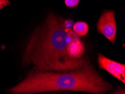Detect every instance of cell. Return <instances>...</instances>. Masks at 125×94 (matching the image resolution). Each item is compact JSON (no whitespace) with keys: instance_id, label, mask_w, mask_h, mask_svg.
Segmentation results:
<instances>
[{"instance_id":"4","label":"cell","mask_w":125,"mask_h":94,"mask_svg":"<svg viewBox=\"0 0 125 94\" xmlns=\"http://www.w3.org/2000/svg\"><path fill=\"white\" fill-rule=\"evenodd\" d=\"M98 63L100 69L106 70L123 83H125V64L111 60L100 54H98Z\"/></svg>"},{"instance_id":"7","label":"cell","mask_w":125,"mask_h":94,"mask_svg":"<svg viewBox=\"0 0 125 94\" xmlns=\"http://www.w3.org/2000/svg\"><path fill=\"white\" fill-rule=\"evenodd\" d=\"M10 4V1L9 0H0V10L2 9L3 7Z\"/></svg>"},{"instance_id":"1","label":"cell","mask_w":125,"mask_h":94,"mask_svg":"<svg viewBox=\"0 0 125 94\" xmlns=\"http://www.w3.org/2000/svg\"><path fill=\"white\" fill-rule=\"evenodd\" d=\"M71 25L72 20L50 13L30 38L22 64H33L41 72H67L80 68L85 47Z\"/></svg>"},{"instance_id":"2","label":"cell","mask_w":125,"mask_h":94,"mask_svg":"<svg viewBox=\"0 0 125 94\" xmlns=\"http://www.w3.org/2000/svg\"><path fill=\"white\" fill-rule=\"evenodd\" d=\"M112 89L110 84L103 80L89 61L85 58L80 68L67 72L35 70L27 77L12 88L13 94H29L56 91H81L104 94Z\"/></svg>"},{"instance_id":"5","label":"cell","mask_w":125,"mask_h":94,"mask_svg":"<svg viewBox=\"0 0 125 94\" xmlns=\"http://www.w3.org/2000/svg\"><path fill=\"white\" fill-rule=\"evenodd\" d=\"M73 29L78 36H85L88 33L89 26L86 23L79 21L73 25Z\"/></svg>"},{"instance_id":"6","label":"cell","mask_w":125,"mask_h":94,"mask_svg":"<svg viewBox=\"0 0 125 94\" xmlns=\"http://www.w3.org/2000/svg\"><path fill=\"white\" fill-rule=\"evenodd\" d=\"M80 0H65L66 6L69 8H75L78 6Z\"/></svg>"},{"instance_id":"3","label":"cell","mask_w":125,"mask_h":94,"mask_svg":"<svg viewBox=\"0 0 125 94\" xmlns=\"http://www.w3.org/2000/svg\"><path fill=\"white\" fill-rule=\"evenodd\" d=\"M98 32L103 34L112 44L115 42L117 25L114 11H105L102 13L96 25Z\"/></svg>"}]
</instances>
